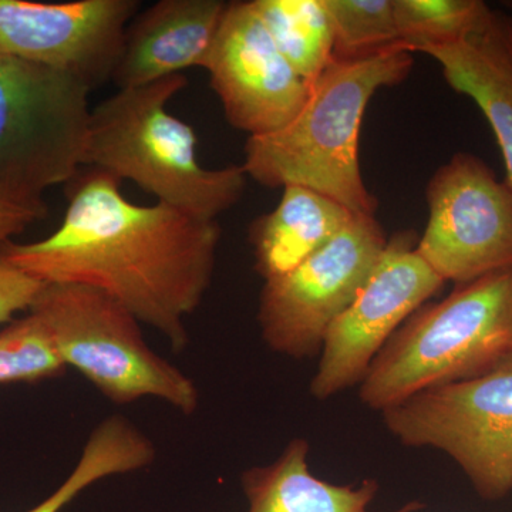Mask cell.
<instances>
[{"instance_id": "7402d4cb", "label": "cell", "mask_w": 512, "mask_h": 512, "mask_svg": "<svg viewBox=\"0 0 512 512\" xmlns=\"http://www.w3.org/2000/svg\"><path fill=\"white\" fill-rule=\"evenodd\" d=\"M8 244L0 241V323L9 322L16 313L30 311L45 285L13 264Z\"/></svg>"}, {"instance_id": "ffe728a7", "label": "cell", "mask_w": 512, "mask_h": 512, "mask_svg": "<svg viewBox=\"0 0 512 512\" xmlns=\"http://www.w3.org/2000/svg\"><path fill=\"white\" fill-rule=\"evenodd\" d=\"M333 28V57L362 60L400 46L393 0H325Z\"/></svg>"}, {"instance_id": "cb8c5ba5", "label": "cell", "mask_w": 512, "mask_h": 512, "mask_svg": "<svg viewBox=\"0 0 512 512\" xmlns=\"http://www.w3.org/2000/svg\"><path fill=\"white\" fill-rule=\"evenodd\" d=\"M510 16H511V18H512V13H511V15H510Z\"/></svg>"}, {"instance_id": "d6986e66", "label": "cell", "mask_w": 512, "mask_h": 512, "mask_svg": "<svg viewBox=\"0 0 512 512\" xmlns=\"http://www.w3.org/2000/svg\"><path fill=\"white\" fill-rule=\"evenodd\" d=\"M393 8L400 46L410 53L461 42L494 15L481 0H393Z\"/></svg>"}, {"instance_id": "7a4b0ae2", "label": "cell", "mask_w": 512, "mask_h": 512, "mask_svg": "<svg viewBox=\"0 0 512 512\" xmlns=\"http://www.w3.org/2000/svg\"><path fill=\"white\" fill-rule=\"evenodd\" d=\"M412 67V53L403 47L362 60H330L285 127L248 138L245 173L266 188L301 185L353 214L376 217V197L360 170V130L372 97L403 83Z\"/></svg>"}, {"instance_id": "ba28073f", "label": "cell", "mask_w": 512, "mask_h": 512, "mask_svg": "<svg viewBox=\"0 0 512 512\" xmlns=\"http://www.w3.org/2000/svg\"><path fill=\"white\" fill-rule=\"evenodd\" d=\"M376 217L356 215L325 247L288 274L265 281L262 339L279 355H318L332 323L355 301L387 244Z\"/></svg>"}, {"instance_id": "44dd1931", "label": "cell", "mask_w": 512, "mask_h": 512, "mask_svg": "<svg viewBox=\"0 0 512 512\" xmlns=\"http://www.w3.org/2000/svg\"><path fill=\"white\" fill-rule=\"evenodd\" d=\"M64 367L45 328L32 313L0 332V384L52 379Z\"/></svg>"}, {"instance_id": "603a6c76", "label": "cell", "mask_w": 512, "mask_h": 512, "mask_svg": "<svg viewBox=\"0 0 512 512\" xmlns=\"http://www.w3.org/2000/svg\"><path fill=\"white\" fill-rule=\"evenodd\" d=\"M46 214L47 210L26 207L0 194V241H9L10 237L25 231Z\"/></svg>"}, {"instance_id": "5b68a950", "label": "cell", "mask_w": 512, "mask_h": 512, "mask_svg": "<svg viewBox=\"0 0 512 512\" xmlns=\"http://www.w3.org/2000/svg\"><path fill=\"white\" fill-rule=\"evenodd\" d=\"M29 313L42 323L64 366H72L117 404L154 397L191 416L200 393L190 377L158 356L140 322L89 286L45 284Z\"/></svg>"}, {"instance_id": "30bf717a", "label": "cell", "mask_w": 512, "mask_h": 512, "mask_svg": "<svg viewBox=\"0 0 512 512\" xmlns=\"http://www.w3.org/2000/svg\"><path fill=\"white\" fill-rule=\"evenodd\" d=\"M417 244L414 231L387 239L355 301L326 332L311 383L316 399H329L362 382L394 333L446 284L421 258Z\"/></svg>"}, {"instance_id": "8992f818", "label": "cell", "mask_w": 512, "mask_h": 512, "mask_svg": "<svg viewBox=\"0 0 512 512\" xmlns=\"http://www.w3.org/2000/svg\"><path fill=\"white\" fill-rule=\"evenodd\" d=\"M92 90L76 74L0 55V194L47 210L43 194L80 173Z\"/></svg>"}, {"instance_id": "3957f363", "label": "cell", "mask_w": 512, "mask_h": 512, "mask_svg": "<svg viewBox=\"0 0 512 512\" xmlns=\"http://www.w3.org/2000/svg\"><path fill=\"white\" fill-rule=\"evenodd\" d=\"M184 74L119 89L92 109L86 165L133 181L157 202L204 220H217L241 201L248 175L242 165L204 167L194 128L168 111L187 87Z\"/></svg>"}, {"instance_id": "9c48e42d", "label": "cell", "mask_w": 512, "mask_h": 512, "mask_svg": "<svg viewBox=\"0 0 512 512\" xmlns=\"http://www.w3.org/2000/svg\"><path fill=\"white\" fill-rule=\"evenodd\" d=\"M429 221L417 251L444 282L512 268V187L485 161L457 153L427 184Z\"/></svg>"}, {"instance_id": "52a82bcc", "label": "cell", "mask_w": 512, "mask_h": 512, "mask_svg": "<svg viewBox=\"0 0 512 512\" xmlns=\"http://www.w3.org/2000/svg\"><path fill=\"white\" fill-rule=\"evenodd\" d=\"M382 414L400 443L453 458L484 500L511 493L512 353L481 375L424 390Z\"/></svg>"}, {"instance_id": "5bb4252c", "label": "cell", "mask_w": 512, "mask_h": 512, "mask_svg": "<svg viewBox=\"0 0 512 512\" xmlns=\"http://www.w3.org/2000/svg\"><path fill=\"white\" fill-rule=\"evenodd\" d=\"M451 89L476 101L493 128L512 187V18L494 10L480 32L454 45L429 47Z\"/></svg>"}, {"instance_id": "9a60e30c", "label": "cell", "mask_w": 512, "mask_h": 512, "mask_svg": "<svg viewBox=\"0 0 512 512\" xmlns=\"http://www.w3.org/2000/svg\"><path fill=\"white\" fill-rule=\"evenodd\" d=\"M309 453L308 441L293 439L274 463L245 471L241 483L247 512H370L379 493L376 480L329 483L312 473ZM423 507L420 501H410L390 512H417Z\"/></svg>"}, {"instance_id": "4fadbf2b", "label": "cell", "mask_w": 512, "mask_h": 512, "mask_svg": "<svg viewBox=\"0 0 512 512\" xmlns=\"http://www.w3.org/2000/svg\"><path fill=\"white\" fill-rule=\"evenodd\" d=\"M229 2L160 0L134 16L124 35L114 83L119 89L146 86L207 67Z\"/></svg>"}, {"instance_id": "7c38bea8", "label": "cell", "mask_w": 512, "mask_h": 512, "mask_svg": "<svg viewBox=\"0 0 512 512\" xmlns=\"http://www.w3.org/2000/svg\"><path fill=\"white\" fill-rule=\"evenodd\" d=\"M205 69L228 123L248 138L281 130L308 99V84L279 52L251 0L228 3Z\"/></svg>"}, {"instance_id": "ac0fdd59", "label": "cell", "mask_w": 512, "mask_h": 512, "mask_svg": "<svg viewBox=\"0 0 512 512\" xmlns=\"http://www.w3.org/2000/svg\"><path fill=\"white\" fill-rule=\"evenodd\" d=\"M279 52L311 89L333 57L325 0H251Z\"/></svg>"}, {"instance_id": "e0dca14e", "label": "cell", "mask_w": 512, "mask_h": 512, "mask_svg": "<svg viewBox=\"0 0 512 512\" xmlns=\"http://www.w3.org/2000/svg\"><path fill=\"white\" fill-rule=\"evenodd\" d=\"M154 458L153 443L131 421L111 416L90 434L82 457L64 483L26 512H60L90 485L107 477L141 470L150 466Z\"/></svg>"}, {"instance_id": "277c9868", "label": "cell", "mask_w": 512, "mask_h": 512, "mask_svg": "<svg viewBox=\"0 0 512 512\" xmlns=\"http://www.w3.org/2000/svg\"><path fill=\"white\" fill-rule=\"evenodd\" d=\"M512 353V268L457 285L413 313L380 350L362 403L386 412L414 394L493 369Z\"/></svg>"}, {"instance_id": "2e32d148", "label": "cell", "mask_w": 512, "mask_h": 512, "mask_svg": "<svg viewBox=\"0 0 512 512\" xmlns=\"http://www.w3.org/2000/svg\"><path fill=\"white\" fill-rule=\"evenodd\" d=\"M356 214L338 201L301 185L282 188L274 210L249 227L255 271L264 281L288 274L325 247Z\"/></svg>"}, {"instance_id": "8fae6325", "label": "cell", "mask_w": 512, "mask_h": 512, "mask_svg": "<svg viewBox=\"0 0 512 512\" xmlns=\"http://www.w3.org/2000/svg\"><path fill=\"white\" fill-rule=\"evenodd\" d=\"M137 0H0V55L76 74L92 89L113 77Z\"/></svg>"}, {"instance_id": "6da1fadb", "label": "cell", "mask_w": 512, "mask_h": 512, "mask_svg": "<svg viewBox=\"0 0 512 512\" xmlns=\"http://www.w3.org/2000/svg\"><path fill=\"white\" fill-rule=\"evenodd\" d=\"M72 181L62 224L40 241H9L13 264L43 284L106 293L181 352L214 276L220 224L163 202L133 204L96 168Z\"/></svg>"}]
</instances>
